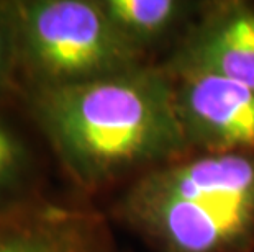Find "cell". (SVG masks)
<instances>
[{"label": "cell", "instance_id": "cell-1", "mask_svg": "<svg viewBox=\"0 0 254 252\" xmlns=\"http://www.w3.org/2000/svg\"><path fill=\"white\" fill-rule=\"evenodd\" d=\"M25 95L63 169L85 192L193 154L177 115L174 79L161 62Z\"/></svg>", "mask_w": 254, "mask_h": 252}, {"label": "cell", "instance_id": "cell-5", "mask_svg": "<svg viewBox=\"0 0 254 252\" xmlns=\"http://www.w3.org/2000/svg\"><path fill=\"white\" fill-rule=\"evenodd\" d=\"M161 64L172 77L210 76L254 87V5L205 2Z\"/></svg>", "mask_w": 254, "mask_h": 252}, {"label": "cell", "instance_id": "cell-4", "mask_svg": "<svg viewBox=\"0 0 254 252\" xmlns=\"http://www.w3.org/2000/svg\"><path fill=\"white\" fill-rule=\"evenodd\" d=\"M0 252H118L104 214L25 190L0 200Z\"/></svg>", "mask_w": 254, "mask_h": 252}, {"label": "cell", "instance_id": "cell-2", "mask_svg": "<svg viewBox=\"0 0 254 252\" xmlns=\"http://www.w3.org/2000/svg\"><path fill=\"white\" fill-rule=\"evenodd\" d=\"M113 216L158 252L254 251V155L193 152L129 182Z\"/></svg>", "mask_w": 254, "mask_h": 252}, {"label": "cell", "instance_id": "cell-3", "mask_svg": "<svg viewBox=\"0 0 254 252\" xmlns=\"http://www.w3.org/2000/svg\"><path fill=\"white\" fill-rule=\"evenodd\" d=\"M15 74L31 89L90 82L153 62L120 33L100 0L8 2Z\"/></svg>", "mask_w": 254, "mask_h": 252}, {"label": "cell", "instance_id": "cell-7", "mask_svg": "<svg viewBox=\"0 0 254 252\" xmlns=\"http://www.w3.org/2000/svg\"><path fill=\"white\" fill-rule=\"evenodd\" d=\"M100 5L120 33L148 57L154 48L182 35L203 7L186 0H100Z\"/></svg>", "mask_w": 254, "mask_h": 252}, {"label": "cell", "instance_id": "cell-6", "mask_svg": "<svg viewBox=\"0 0 254 252\" xmlns=\"http://www.w3.org/2000/svg\"><path fill=\"white\" fill-rule=\"evenodd\" d=\"M172 79L177 115L192 152L254 155V87L210 76Z\"/></svg>", "mask_w": 254, "mask_h": 252}, {"label": "cell", "instance_id": "cell-9", "mask_svg": "<svg viewBox=\"0 0 254 252\" xmlns=\"http://www.w3.org/2000/svg\"><path fill=\"white\" fill-rule=\"evenodd\" d=\"M15 76V36L8 2H0V87Z\"/></svg>", "mask_w": 254, "mask_h": 252}, {"label": "cell", "instance_id": "cell-8", "mask_svg": "<svg viewBox=\"0 0 254 252\" xmlns=\"http://www.w3.org/2000/svg\"><path fill=\"white\" fill-rule=\"evenodd\" d=\"M30 152L21 136L0 118V200L25 192Z\"/></svg>", "mask_w": 254, "mask_h": 252}]
</instances>
